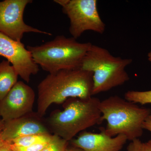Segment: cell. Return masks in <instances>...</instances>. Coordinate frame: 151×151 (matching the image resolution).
Masks as SVG:
<instances>
[{
	"instance_id": "obj_1",
	"label": "cell",
	"mask_w": 151,
	"mask_h": 151,
	"mask_svg": "<svg viewBox=\"0 0 151 151\" xmlns=\"http://www.w3.org/2000/svg\"><path fill=\"white\" fill-rule=\"evenodd\" d=\"M93 74L80 68L50 73L38 85L37 114L41 118L52 104L70 98L87 100L93 95Z\"/></svg>"
},
{
	"instance_id": "obj_2",
	"label": "cell",
	"mask_w": 151,
	"mask_h": 151,
	"mask_svg": "<svg viewBox=\"0 0 151 151\" xmlns=\"http://www.w3.org/2000/svg\"><path fill=\"white\" fill-rule=\"evenodd\" d=\"M101 100L92 97L87 100L70 98L63 111H54L46 124L50 132L69 142L78 133L101 124Z\"/></svg>"
},
{
	"instance_id": "obj_3",
	"label": "cell",
	"mask_w": 151,
	"mask_h": 151,
	"mask_svg": "<svg viewBox=\"0 0 151 151\" xmlns=\"http://www.w3.org/2000/svg\"><path fill=\"white\" fill-rule=\"evenodd\" d=\"M100 109L101 122H107L105 134L111 137L124 135L130 141L142 137L143 123L151 113L150 108L140 107L118 95L100 101Z\"/></svg>"
},
{
	"instance_id": "obj_4",
	"label": "cell",
	"mask_w": 151,
	"mask_h": 151,
	"mask_svg": "<svg viewBox=\"0 0 151 151\" xmlns=\"http://www.w3.org/2000/svg\"><path fill=\"white\" fill-rule=\"evenodd\" d=\"M74 38L57 36L53 40L27 49L38 65L50 73L78 69L92 44L78 42Z\"/></svg>"
},
{
	"instance_id": "obj_5",
	"label": "cell",
	"mask_w": 151,
	"mask_h": 151,
	"mask_svg": "<svg viewBox=\"0 0 151 151\" xmlns=\"http://www.w3.org/2000/svg\"><path fill=\"white\" fill-rule=\"evenodd\" d=\"M131 58L113 56L108 50L92 44L83 58L80 69L93 74V95L121 86L130 79L126 68Z\"/></svg>"
},
{
	"instance_id": "obj_6",
	"label": "cell",
	"mask_w": 151,
	"mask_h": 151,
	"mask_svg": "<svg viewBox=\"0 0 151 151\" xmlns=\"http://www.w3.org/2000/svg\"><path fill=\"white\" fill-rule=\"evenodd\" d=\"M70 20L69 32L72 37H80L86 31L102 34L105 24L100 16L96 0H55Z\"/></svg>"
},
{
	"instance_id": "obj_7",
	"label": "cell",
	"mask_w": 151,
	"mask_h": 151,
	"mask_svg": "<svg viewBox=\"0 0 151 151\" xmlns=\"http://www.w3.org/2000/svg\"><path fill=\"white\" fill-rule=\"evenodd\" d=\"M32 0H4L0 1V33L14 40L21 42L26 33L34 32L52 35L27 24L24 21L26 7Z\"/></svg>"
},
{
	"instance_id": "obj_8",
	"label": "cell",
	"mask_w": 151,
	"mask_h": 151,
	"mask_svg": "<svg viewBox=\"0 0 151 151\" xmlns=\"http://www.w3.org/2000/svg\"><path fill=\"white\" fill-rule=\"evenodd\" d=\"M0 56L7 59L22 79L28 83L32 75L37 74L39 68L30 52L21 42L17 41L0 33Z\"/></svg>"
},
{
	"instance_id": "obj_9",
	"label": "cell",
	"mask_w": 151,
	"mask_h": 151,
	"mask_svg": "<svg viewBox=\"0 0 151 151\" xmlns=\"http://www.w3.org/2000/svg\"><path fill=\"white\" fill-rule=\"evenodd\" d=\"M35 93L32 87L18 81L0 101V116L4 122L32 113Z\"/></svg>"
},
{
	"instance_id": "obj_10",
	"label": "cell",
	"mask_w": 151,
	"mask_h": 151,
	"mask_svg": "<svg viewBox=\"0 0 151 151\" xmlns=\"http://www.w3.org/2000/svg\"><path fill=\"white\" fill-rule=\"evenodd\" d=\"M37 114L28 115L4 122L2 137L3 140L12 143L17 138L29 135L50 134L46 124Z\"/></svg>"
},
{
	"instance_id": "obj_11",
	"label": "cell",
	"mask_w": 151,
	"mask_h": 151,
	"mask_svg": "<svg viewBox=\"0 0 151 151\" xmlns=\"http://www.w3.org/2000/svg\"><path fill=\"white\" fill-rule=\"evenodd\" d=\"M127 141L124 135L109 137L103 130L100 133L84 131L69 143L85 151H122Z\"/></svg>"
},
{
	"instance_id": "obj_12",
	"label": "cell",
	"mask_w": 151,
	"mask_h": 151,
	"mask_svg": "<svg viewBox=\"0 0 151 151\" xmlns=\"http://www.w3.org/2000/svg\"><path fill=\"white\" fill-rule=\"evenodd\" d=\"M18 74L7 60L0 63V101L4 98L17 82Z\"/></svg>"
},
{
	"instance_id": "obj_13",
	"label": "cell",
	"mask_w": 151,
	"mask_h": 151,
	"mask_svg": "<svg viewBox=\"0 0 151 151\" xmlns=\"http://www.w3.org/2000/svg\"><path fill=\"white\" fill-rule=\"evenodd\" d=\"M52 135L51 134H41L29 135L17 138L12 141V144L19 147H27L41 142H49Z\"/></svg>"
},
{
	"instance_id": "obj_14",
	"label": "cell",
	"mask_w": 151,
	"mask_h": 151,
	"mask_svg": "<svg viewBox=\"0 0 151 151\" xmlns=\"http://www.w3.org/2000/svg\"><path fill=\"white\" fill-rule=\"evenodd\" d=\"M126 100L142 105L151 104V90L147 91H128L124 94Z\"/></svg>"
},
{
	"instance_id": "obj_15",
	"label": "cell",
	"mask_w": 151,
	"mask_h": 151,
	"mask_svg": "<svg viewBox=\"0 0 151 151\" xmlns=\"http://www.w3.org/2000/svg\"><path fill=\"white\" fill-rule=\"evenodd\" d=\"M69 142L55 135H52L51 139L41 151H65Z\"/></svg>"
},
{
	"instance_id": "obj_16",
	"label": "cell",
	"mask_w": 151,
	"mask_h": 151,
	"mask_svg": "<svg viewBox=\"0 0 151 151\" xmlns=\"http://www.w3.org/2000/svg\"><path fill=\"white\" fill-rule=\"evenodd\" d=\"M127 151H151V139L146 142L139 139L133 140L128 145Z\"/></svg>"
},
{
	"instance_id": "obj_17",
	"label": "cell",
	"mask_w": 151,
	"mask_h": 151,
	"mask_svg": "<svg viewBox=\"0 0 151 151\" xmlns=\"http://www.w3.org/2000/svg\"><path fill=\"white\" fill-rule=\"evenodd\" d=\"M50 141L41 142L27 147H18L12 144H11V146L14 151H41L48 145Z\"/></svg>"
},
{
	"instance_id": "obj_18",
	"label": "cell",
	"mask_w": 151,
	"mask_h": 151,
	"mask_svg": "<svg viewBox=\"0 0 151 151\" xmlns=\"http://www.w3.org/2000/svg\"><path fill=\"white\" fill-rule=\"evenodd\" d=\"M143 128L151 133V113L143 123Z\"/></svg>"
},
{
	"instance_id": "obj_19",
	"label": "cell",
	"mask_w": 151,
	"mask_h": 151,
	"mask_svg": "<svg viewBox=\"0 0 151 151\" xmlns=\"http://www.w3.org/2000/svg\"><path fill=\"white\" fill-rule=\"evenodd\" d=\"M12 143L6 142L4 144L0 146V151H14L11 146Z\"/></svg>"
},
{
	"instance_id": "obj_20",
	"label": "cell",
	"mask_w": 151,
	"mask_h": 151,
	"mask_svg": "<svg viewBox=\"0 0 151 151\" xmlns=\"http://www.w3.org/2000/svg\"><path fill=\"white\" fill-rule=\"evenodd\" d=\"M4 121H3L2 120H0V146L6 142L3 140L2 137V131L3 127H4Z\"/></svg>"
},
{
	"instance_id": "obj_21",
	"label": "cell",
	"mask_w": 151,
	"mask_h": 151,
	"mask_svg": "<svg viewBox=\"0 0 151 151\" xmlns=\"http://www.w3.org/2000/svg\"><path fill=\"white\" fill-rule=\"evenodd\" d=\"M65 151H85L82 149L71 145L67 147Z\"/></svg>"
},
{
	"instance_id": "obj_22",
	"label": "cell",
	"mask_w": 151,
	"mask_h": 151,
	"mask_svg": "<svg viewBox=\"0 0 151 151\" xmlns=\"http://www.w3.org/2000/svg\"><path fill=\"white\" fill-rule=\"evenodd\" d=\"M148 59L149 61L151 63V51L149 52L148 54L147 55Z\"/></svg>"
},
{
	"instance_id": "obj_23",
	"label": "cell",
	"mask_w": 151,
	"mask_h": 151,
	"mask_svg": "<svg viewBox=\"0 0 151 151\" xmlns=\"http://www.w3.org/2000/svg\"><path fill=\"white\" fill-rule=\"evenodd\" d=\"M0 117H1V116H0Z\"/></svg>"
}]
</instances>
